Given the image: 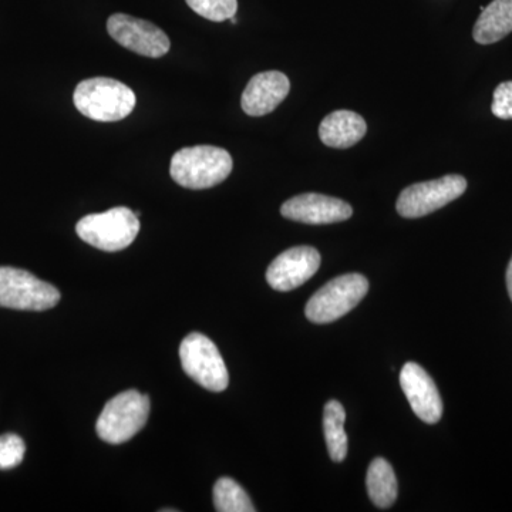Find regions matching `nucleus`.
Masks as SVG:
<instances>
[{"mask_svg":"<svg viewBox=\"0 0 512 512\" xmlns=\"http://www.w3.org/2000/svg\"><path fill=\"white\" fill-rule=\"evenodd\" d=\"M231 154L214 146L181 148L171 158L170 174L178 185L190 190H205L227 180L231 174Z\"/></svg>","mask_w":512,"mask_h":512,"instance_id":"1","label":"nucleus"},{"mask_svg":"<svg viewBox=\"0 0 512 512\" xmlns=\"http://www.w3.org/2000/svg\"><path fill=\"white\" fill-rule=\"evenodd\" d=\"M73 101L83 116L110 123L130 116L137 99L126 84L109 77H94L77 84Z\"/></svg>","mask_w":512,"mask_h":512,"instance_id":"2","label":"nucleus"},{"mask_svg":"<svg viewBox=\"0 0 512 512\" xmlns=\"http://www.w3.org/2000/svg\"><path fill=\"white\" fill-rule=\"evenodd\" d=\"M76 232L86 244L101 251H123L137 238L140 221L130 208L116 207L82 218L77 222Z\"/></svg>","mask_w":512,"mask_h":512,"instance_id":"3","label":"nucleus"},{"mask_svg":"<svg viewBox=\"0 0 512 512\" xmlns=\"http://www.w3.org/2000/svg\"><path fill=\"white\" fill-rule=\"evenodd\" d=\"M148 414L150 399L137 390H127L106 404L97 420V434L106 443H126L146 426Z\"/></svg>","mask_w":512,"mask_h":512,"instance_id":"4","label":"nucleus"},{"mask_svg":"<svg viewBox=\"0 0 512 512\" xmlns=\"http://www.w3.org/2000/svg\"><path fill=\"white\" fill-rule=\"evenodd\" d=\"M369 291V282L360 274H348L323 285L306 303V318L313 323L335 322L362 302Z\"/></svg>","mask_w":512,"mask_h":512,"instance_id":"5","label":"nucleus"},{"mask_svg":"<svg viewBox=\"0 0 512 512\" xmlns=\"http://www.w3.org/2000/svg\"><path fill=\"white\" fill-rule=\"evenodd\" d=\"M60 301V292L23 269L0 266V306L16 311H47Z\"/></svg>","mask_w":512,"mask_h":512,"instance_id":"6","label":"nucleus"},{"mask_svg":"<svg viewBox=\"0 0 512 512\" xmlns=\"http://www.w3.org/2000/svg\"><path fill=\"white\" fill-rule=\"evenodd\" d=\"M180 359L184 372L210 392L227 389L229 375L224 359L215 343L202 333H190L181 342Z\"/></svg>","mask_w":512,"mask_h":512,"instance_id":"7","label":"nucleus"},{"mask_svg":"<svg viewBox=\"0 0 512 512\" xmlns=\"http://www.w3.org/2000/svg\"><path fill=\"white\" fill-rule=\"evenodd\" d=\"M467 190V180L451 174L439 180L409 185L400 192L396 210L403 218L426 217L431 212L450 204Z\"/></svg>","mask_w":512,"mask_h":512,"instance_id":"8","label":"nucleus"},{"mask_svg":"<svg viewBox=\"0 0 512 512\" xmlns=\"http://www.w3.org/2000/svg\"><path fill=\"white\" fill-rule=\"evenodd\" d=\"M107 30L124 49L131 50L140 56L158 59L167 55L170 50V37L148 20L116 13L107 20Z\"/></svg>","mask_w":512,"mask_h":512,"instance_id":"9","label":"nucleus"},{"mask_svg":"<svg viewBox=\"0 0 512 512\" xmlns=\"http://www.w3.org/2000/svg\"><path fill=\"white\" fill-rule=\"evenodd\" d=\"M320 254L312 247H295L276 256L266 271V281L275 291L289 292L308 282L318 272Z\"/></svg>","mask_w":512,"mask_h":512,"instance_id":"10","label":"nucleus"},{"mask_svg":"<svg viewBox=\"0 0 512 512\" xmlns=\"http://www.w3.org/2000/svg\"><path fill=\"white\" fill-rule=\"evenodd\" d=\"M281 214L288 220L302 224L326 225L349 220L353 208L339 198L308 192L286 201L282 205Z\"/></svg>","mask_w":512,"mask_h":512,"instance_id":"11","label":"nucleus"},{"mask_svg":"<svg viewBox=\"0 0 512 512\" xmlns=\"http://www.w3.org/2000/svg\"><path fill=\"white\" fill-rule=\"evenodd\" d=\"M400 386L420 420L436 424L441 419L443 400L436 383L423 367L414 362L406 363L400 372Z\"/></svg>","mask_w":512,"mask_h":512,"instance_id":"12","label":"nucleus"},{"mask_svg":"<svg viewBox=\"0 0 512 512\" xmlns=\"http://www.w3.org/2000/svg\"><path fill=\"white\" fill-rule=\"evenodd\" d=\"M289 90H291V83L284 73L272 70V72L255 74L242 93V110L248 116H266L286 99Z\"/></svg>","mask_w":512,"mask_h":512,"instance_id":"13","label":"nucleus"},{"mask_svg":"<svg viewBox=\"0 0 512 512\" xmlns=\"http://www.w3.org/2000/svg\"><path fill=\"white\" fill-rule=\"evenodd\" d=\"M367 133V124L360 114L350 110H336L323 119L319 137L325 146L350 148L359 143Z\"/></svg>","mask_w":512,"mask_h":512,"instance_id":"14","label":"nucleus"},{"mask_svg":"<svg viewBox=\"0 0 512 512\" xmlns=\"http://www.w3.org/2000/svg\"><path fill=\"white\" fill-rule=\"evenodd\" d=\"M512 32V0H493L481 10L474 26V40L480 45H493Z\"/></svg>","mask_w":512,"mask_h":512,"instance_id":"15","label":"nucleus"},{"mask_svg":"<svg viewBox=\"0 0 512 512\" xmlns=\"http://www.w3.org/2000/svg\"><path fill=\"white\" fill-rule=\"evenodd\" d=\"M366 485L370 500L376 507H392L397 498L399 485L389 461L384 458H375L372 461L367 470Z\"/></svg>","mask_w":512,"mask_h":512,"instance_id":"16","label":"nucleus"},{"mask_svg":"<svg viewBox=\"0 0 512 512\" xmlns=\"http://www.w3.org/2000/svg\"><path fill=\"white\" fill-rule=\"evenodd\" d=\"M346 412L342 404L330 400L323 412V431L328 453L335 463H342L348 456V436L345 431Z\"/></svg>","mask_w":512,"mask_h":512,"instance_id":"17","label":"nucleus"},{"mask_svg":"<svg viewBox=\"0 0 512 512\" xmlns=\"http://www.w3.org/2000/svg\"><path fill=\"white\" fill-rule=\"evenodd\" d=\"M215 510L220 512H254L255 507L247 491L232 480L222 477L214 485Z\"/></svg>","mask_w":512,"mask_h":512,"instance_id":"18","label":"nucleus"},{"mask_svg":"<svg viewBox=\"0 0 512 512\" xmlns=\"http://www.w3.org/2000/svg\"><path fill=\"white\" fill-rule=\"evenodd\" d=\"M202 18L211 22H225L237 15L238 0H185Z\"/></svg>","mask_w":512,"mask_h":512,"instance_id":"19","label":"nucleus"},{"mask_svg":"<svg viewBox=\"0 0 512 512\" xmlns=\"http://www.w3.org/2000/svg\"><path fill=\"white\" fill-rule=\"evenodd\" d=\"M26 446L16 434L0 436V470L18 467L25 457Z\"/></svg>","mask_w":512,"mask_h":512,"instance_id":"20","label":"nucleus"},{"mask_svg":"<svg viewBox=\"0 0 512 512\" xmlns=\"http://www.w3.org/2000/svg\"><path fill=\"white\" fill-rule=\"evenodd\" d=\"M491 111L495 117L503 120L512 119V82L498 84L494 92Z\"/></svg>","mask_w":512,"mask_h":512,"instance_id":"21","label":"nucleus"},{"mask_svg":"<svg viewBox=\"0 0 512 512\" xmlns=\"http://www.w3.org/2000/svg\"><path fill=\"white\" fill-rule=\"evenodd\" d=\"M507 288H508V293H510V298L512 301V258H511L510 264H508V268H507Z\"/></svg>","mask_w":512,"mask_h":512,"instance_id":"22","label":"nucleus"}]
</instances>
